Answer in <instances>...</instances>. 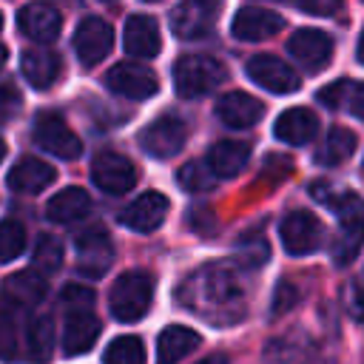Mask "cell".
I'll use <instances>...</instances> for the list:
<instances>
[{
  "label": "cell",
  "instance_id": "603a6c76",
  "mask_svg": "<svg viewBox=\"0 0 364 364\" xmlns=\"http://www.w3.org/2000/svg\"><path fill=\"white\" fill-rule=\"evenodd\" d=\"M97 336H100V321L91 313H71L63 327V353L65 355L88 353Z\"/></svg>",
  "mask_w": 364,
  "mask_h": 364
},
{
  "label": "cell",
  "instance_id": "c3c4849f",
  "mask_svg": "<svg viewBox=\"0 0 364 364\" xmlns=\"http://www.w3.org/2000/svg\"><path fill=\"white\" fill-rule=\"evenodd\" d=\"M65 3H77V0H65Z\"/></svg>",
  "mask_w": 364,
  "mask_h": 364
},
{
  "label": "cell",
  "instance_id": "f907efd6",
  "mask_svg": "<svg viewBox=\"0 0 364 364\" xmlns=\"http://www.w3.org/2000/svg\"><path fill=\"white\" fill-rule=\"evenodd\" d=\"M361 171H364V165H361Z\"/></svg>",
  "mask_w": 364,
  "mask_h": 364
},
{
  "label": "cell",
  "instance_id": "9a60e30c",
  "mask_svg": "<svg viewBox=\"0 0 364 364\" xmlns=\"http://www.w3.org/2000/svg\"><path fill=\"white\" fill-rule=\"evenodd\" d=\"M165 216H168V199L159 191H148L119 213V222L136 233H151L165 222Z\"/></svg>",
  "mask_w": 364,
  "mask_h": 364
},
{
  "label": "cell",
  "instance_id": "cb8c5ba5",
  "mask_svg": "<svg viewBox=\"0 0 364 364\" xmlns=\"http://www.w3.org/2000/svg\"><path fill=\"white\" fill-rule=\"evenodd\" d=\"M199 344V336L191 327L171 324L156 338V364H179L188 353H193Z\"/></svg>",
  "mask_w": 364,
  "mask_h": 364
},
{
  "label": "cell",
  "instance_id": "ee69618b",
  "mask_svg": "<svg viewBox=\"0 0 364 364\" xmlns=\"http://www.w3.org/2000/svg\"><path fill=\"white\" fill-rule=\"evenodd\" d=\"M355 57H358V63L364 65V31H361V37H358V46H355Z\"/></svg>",
  "mask_w": 364,
  "mask_h": 364
},
{
  "label": "cell",
  "instance_id": "7402d4cb",
  "mask_svg": "<svg viewBox=\"0 0 364 364\" xmlns=\"http://www.w3.org/2000/svg\"><path fill=\"white\" fill-rule=\"evenodd\" d=\"M54 168L48 165V162H43V159H31V156H26V159H20L11 171H9V188L11 191H17V193H40L43 188H48L51 182H54Z\"/></svg>",
  "mask_w": 364,
  "mask_h": 364
},
{
  "label": "cell",
  "instance_id": "d6986e66",
  "mask_svg": "<svg viewBox=\"0 0 364 364\" xmlns=\"http://www.w3.org/2000/svg\"><path fill=\"white\" fill-rule=\"evenodd\" d=\"M46 293H48V284L43 273H34V270L11 273L3 282V301H9L11 307H34L46 299Z\"/></svg>",
  "mask_w": 364,
  "mask_h": 364
},
{
  "label": "cell",
  "instance_id": "4dcf8cb0",
  "mask_svg": "<svg viewBox=\"0 0 364 364\" xmlns=\"http://www.w3.org/2000/svg\"><path fill=\"white\" fill-rule=\"evenodd\" d=\"M105 364H145V350L136 336H119L105 347Z\"/></svg>",
  "mask_w": 364,
  "mask_h": 364
},
{
  "label": "cell",
  "instance_id": "ffe728a7",
  "mask_svg": "<svg viewBox=\"0 0 364 364\" xmlns=\"http://www.w3.org/2000/svg\"><path fill=\"white\" fill-rule=\"evenodd\" d=\"M316 131H318V119L307 108H287L284 114H279V119L273 125L276 139H282L287 145H304L316 136Z\"/></svg>",
  "mask_w": 364,
  "mask_h": 364
},
{
  "label": "cell",
  "instance_id": "f546056e",
  "mask_svg": "<svg viewBox=\"0 0 364 364\" xmlns=\"http://www.w3.org/2000/svg\"><path fill=\"white\" fill-rule=\"evenodd\" d=\"M54 353V324L51 316H37L28 324V355L34 364H46Z\"/></svg>",
  "mask_w": 364,
  "mask_h": 364
},
{
  "label": "cell",
  "instance_id": "d6a6232c",
  "mask_svg": "<svg viewBox=\"0 0 364 364\" xmlns=\"http://www.w3.org/2000/svg\"><path fill=\"white\" fill-rule=\"evenodd\" d=\"M26 247V228L17 219L0 222V262H11Z\"/></svg>",
  "mask_w": 364,
  "mask_h": 364
},
{
  "label": "cell",
  "instance_id": "836d02e7",
  "mask_svg": "<svg viewBox=\"0 0 364 364\" xmlns=\"http://www.w3.org/2000/svg\"><path fill=\"white\" fill-rule=\"evenodd\" d=\"M60 264H63V245L54 236H40L34 245V270L54 273Z\"/></svg>",
  "mask_w": 364,
  "mask_h": 364
},
{
  "label": "cell",
  "instance_id": "ac0fdd59",
  "mask_svg": "<svg viewBox=\"0 0 364 364\" xmlns=\"http://www.w3.org/2000/svg\"><path fill=\"white\" fill-rule=\"evenodd\" d=\"M262 114H264V105L245 91H228L216 100V117L228 128H250L262 119Z\"/></svg>",
  "mask_w": 364,
  "mask_h": 364
},
{
  "label": "cell",
  "instance_id": "f6af8a7d",
  "mask_svg": "<svg viewBox=\"0 0 364 364\" xmlns=\"http://www.w3.org/2000/svg\"><path fill=\"white\" fill-rule=\"evenodd\" d=\"M6 57H9V51H6V46H0V68L6 65Z\"/></svg>",
  "mask_w": 364,
  "mask_h": 364
},
{
  "label": "cell",
  "instance_id": "30bf717a",
  "mask_svg": "<svg viewBox=\"0 0 364 364\" xmlns=\"http://www.w3.org/2000/svg\"><path fill=\"white\" fill-rule=\"evenodd\" d=\"M216 3L213 0H182L171 11V28L182 40H199L210 34L216 23Z\"/></svg>",
  "mask_w": 364,
  "mask_h": 364
},
{
  "label": "cell",
  "instance_id": "83f0119b",
  "mask_svg": "<svg viewBox=\"0 0 364 364\" xmlns=\"http://www.w3.org/2000/svg\"><path fill=\"white\" fill-rule=\"evenodd\" d=\"M353 151H355V134L344 125H336L327 131V136L316 148V162L318 165H341L344 159L353 156Z\"/></svg>",
  "mask_w": 364,
  "mask_h": 364
},
{
  "label": "cell",
  "instance_id": "9c48e42d",
  "mask_svg": "<svg viewBox=\"0 0 364 364\" xmlns=\"http://www.w3.org/2000/svg\"><path fill=\"white\" fill-rule=\"evenodd\" d=\"M105 85L128 100H148L159 91V80L148 65L139 63H117L108 74H105Z\"/></svg>",
  "mask_w": 364,
  "mask_h": 364
},
{
  "label": "cell",
  "instance_id": "7bdbcfd3",
  "mask_svg": "<svg viewBox=\"0 0 364 364\" xmlns=\"http://www.w3.org/2000/svg\"><path fill=\"white\" fill-rule=\"evenodd\" d=\"M196 364H228V355H222V353H213V355H205V358H199Z\"/></svg>",
  "mask_w": 364,
  "mask_h": 364
},
{
  "label": "cell",
  "instance_id": "e575fe53",
  "mask_svg": "<svg viewBox=\"0 0 364 364\" xmlns=\"http://www.w3.org/2000/svg\"><path fill=\"white\" fill-rule=\"evenodd\" d=\"M17 324H14V307L9 301L0 304V358L17 355Z\"/></svg>",
  "mask_w": 364,
  "mask_h": 364
},
{
  "label": "cell",
  "instance_id": "e0dca14e",
  "mask_svg": "<svg viewBox=\"0 0 364 364\" xmlns=\"http://www.w3.org/2000/svg\"><path fill=\"white\" fill-rule=\"evenodd\" d=\"M282 26H284V20H282L276 11L245 6V9L236 11V17H233V23H230V31H233L236 40L259 43V40H270L273 34H279Z\"/></svg>",
  "mask_w": 364,
  "mask_h": 364
},
{
  "label": "cell",
  "instance_id": "52a82bcc",
  "mask_svg": "<svg viewBox=\"0 0 364 364\" xmlns=\"http://www.w3.org/2000/svg\"><path fill=\"white\" fill-rule=\"evenodd\" d=\"M74 247H77V270L85 273V276H102L111 262H114V245H111V236L94 225V228H85L82 233L74 236Z\"/></svg>",
  "mask_w": 364,
  "mask_h": 364
},
{
  "label": "cell",
  "instance_id": "d590c367",
  "mask_svg": "<svg viewBox=\"0 0 364 364\" xmlns=\"http://www.w3.org/2000/svg\"><path fill=\"white\" fill-rule=\"evenodd\" d=\"M236 250H239L242 267H259L262 262H267V242H264V236H259V233L242 239V242L236 245Z\"/></svg>",
  "mask_w": 364,
  "mask_h": 364
},
{
  "label": "cell",
  "instance_id": "bcb514c9",
  "mask_svg": "<svg viewBox=\"0 0 364 364\" xmlns=\"http://www.w3.org/2000/svg\"><path fill=\"white\" fill-rule=\"evenodd\" d=\"M3 156H6V142L0 139V162H3Z\"/></svg>",
  "mask_w": 364,
  "mask_h": 364
},
{
  "label": "cell",
  "instance_id": "5b68a950",
  "mask_svg": "<svg viewBox=\"0 0 364 364\" xmlns=\"http://www.w3.org/2000/svg\"><path fill=\"white\" fill-rule=\"evenodd\" d=\"M34 142L51 154V156H60V159H77L82 154V142L80 136L65 125L63 117L57 114H40L34 119Z\"/></svg>",
  "mask_w": 364,
  "mask_h": 364
},
{
  "label": "cell",
  "instance_id": "ba28073f",
  "mask_svg": "<svg viewBox=\"0 0 364 364\" xmlns=\"http://www.w3.org/2000/svg\"><path fill=\"white\" fill-rule=\"evenodd\" d=\"M245 71H247V77L256 85H262L270 94H293L301 85L299 74L284 60H279L273 54H256V57H250L247 65H245Z\"/></svg>",
  "mask_w": 364,
  "mask_h": 364
},
{
  "label": "cell",
  "instance_id": "7dc6e473",
  "mask_svg": "<svg viewBox=\"0 0 364 364\" xmlns=\"http://www.w3.org/2000/svg\"><path fill=\"white\" fill-rule=\"evenodd\" d=\"M0 28H3V14H0Z\"/></svg>",
  "mask_w": 364,
  "mask_h": 364
},
{
  "label": "cell",
  "instance_id": "f35d334b",
  "mask_svg": "<svg viewBox=\"0 0 364 364\" xmlns=\"http://www.w3.org/2000/svg\"><path fill=\"white\" fill-rule=\"evenodd\" d=\"M296 304H299V290H296L293 284H279V287H276V296H273L270 313H273V316H282V313H287V310L296 307Z\"/></svg>",
  "mask_w": 364,
  "mask_h": 364
},
{
  "label": "cell",
  "instance_id": "4fadbf2b",
  "mask_svg": "<svg viewBox=\"0 0 364 364\" xmlns=\"http://www.w3.org/2000/svg\"><path fill=\"white\" fill-rule=\"evenodd\" d=\"M287 51L307 71H321L333 60V40H330V34H324L318 28H299L287 40Z\"/></svg>",
  "mask_w": 364,
  "mask_h": 364
},
{
  "label": "cell",
  "instance_id": "5bb4252c",
  "mask_svg": "<svg viewBox=\"0 0 364 364\" xmlns=\"http://www.w3.org/2000/svg\"><path fill=\"white\" fill-rule=\"evenodd\" d=\"M17 26L34 43H51V40H57V34L63 28V14L51 3L37 0L17 11Z\"/></svg>",
  "mask_w": 364,
  "mask_h": 364
},
{
  "label": "cell",
  "instance_id": "8d00e7d4",
  "mask_svg": "<svg viewBox=\"0 0 364 364\" xmlns=\"http://www.w3.org/2000/svg\"><path fill=\"white\" fill-rule=\"evenodd\" d=\"M60 296H63V304L71 307V313H91V307H94V290H88V287L65 284Z\"/></svg>",
  "mask_w": 364,
  "mask_h": 364
},
{
  "label": "cell",
  "instance_id": "b9f144b4",
  "mask_svg": "<svg viewBox=\"0 0 364 364\" xmlns=\"http://www.w3.org/2000/svg\"><path fill=\"white\" fill-rule=\"evenodd\" d=\"M347 108H350V111H353L358 119H364V82H355V85H350Z\"/></svg>",
  "mask_w": 364,
  "mask_h": 364
},
{
  "label": "cell",
  "instance_id": "74e56055",
  "mask_svg": "<svg viewBox=\"0 0 364 364\" xmlns=\"http://www.w3.org/2000/svg\"><path fill=\"white\" fill-rule=\"evenodd\" d=\"M347 97H350V82L347 80H336V82H330L318 91V102L327 105V108H341L347 102Z\"/></svg>",
  "mask_w": 364,
  "mask_h": 364
},
{
  "label": "cell",
  "instance_id": "8992f818",
  "mask_svg": "<svg viewBox=\"0 0 364 364\" xmlns=\"http://www.w3.org/2000/svg\"><path fill=\"white\" fill-rule=\"evenodd\" d=\"M91 182L100 191L119 196V193H125V191L134 188L136 168H134V162L128 156H122L117 151H100L94 156V162H91Z\"/></svg>",
  "mask_w": 364,
  "mask_h": 364
},
{
  "label": "cell",
  "instance_id": "681fc988",
  "mask_svg": "<svg viewBox=\"0 0 364 364\" xmlns=\"http://www.w3.org/2000/svg\"><path fill=\"white\" fill-rule=\"evenodd\" d=\"M148 3H154V0H148Z\"/></svg>",
  "mask_w": 364,
  "mask_h": 364
},
{
  "label": "cell",
  "instance_id": "4316f807",
  "mask_svg": "<svg viewBox=\"0 0 364 364\" xmlns=\"http://www.w3.org/2000/svg\"><path fill=\"white\" fill-rule=\"evenodd\" d=\"M313 196L318 202H324L341 222H350V219H364V199L353 191H338L333 188L330 182H316L313 185Z\"/></svg>",
  "mask_w": 364,
  "mask_h": 364
},
{
  "label": "cell",
  "instance_id": "484cf974",
  "mask_svg": "<svg viewBox=\"0 0 364 364\" xmlns=\"http://www.w3.org/2000/svg\"><path fill=\"white\" fill-rule=\"evenodd\" d=\"M20 68L34 88H48L60 74V57L48 48H28L20 57Z\"/></svg>",
  "mask_w": 364,
  "mask_h": 364
},
{
  "label": "cell",
  "instance_id": "7c38bea8",
  "mask_svg": "<svg viewBox=\"0 0 364 364\" xmlns=\"http://www.w3.org/2000/svg\"><path fill=\"white\" fill-rule=\"evenodd\" d=\"M111 46H114V31L102 17H85L74 31V51L82 65L102 63Z\"/></svg>",
  "mask_w": 364,
  "mask_h": 364
},
{
  "label": "cell",
  "instance_id": "277c9868",
  "mask_svg": "<svg viewBox=\"0 0 364 364\" xmlns=\"http://www.w3.org/2000/svg\"><path fill=\"white\" fill-rule=\"evenodd\" d=\"M185 139H188V125L185 119L173 117V114H165L159 119H154L142 134H139V145L145 154L156 156V159H168V156H176L182 148H185Z\"/></svg>",
  "mask_w": 364,
  "mask_h": 364
},
{
  "label": "cell",
  "instance_id": "f1b7e54d",
  "mask_svg": "<svg viewBox=\"0 0 364 364\" xmlns=\"http://www.w3.org/2000/svg\"><path fill=\"white\" fill-rule=\"evenodd\" d=\"M364 245V219H350V222H341L338 228V236L333 242V262L338 267H347L358 250Z\"/></svg>",
  "mask_w": 364,
  "mask_h": 364
},
{
  "label": "cell",
  "instance_id": "3957f363",
  "mask_svg": "<svg viewBox=\"0 0 364 364\" xmlns=\"http://www.w3.org/2000/svg\"><path fill=\"white\" fill-rule=\"evenodd\" d=\"M225 77H228V68L219 60L205 54H185L173 65V85H176V94L185 100L210 94L216 85L225 82Z\"/></svg>",
  "mask_w": 364,
  "mask_h": 364
},
{
  "label": "cell",
  "instance_id": "d4e9b609",
  "mask_svg": "<svg viewBox=\"0 0 364 364\" xmlns=\"http://www.w3.org/2000/svg\"><path fill=\"white\" fill-rule=\"evenodd\" d=\"M88 210H91V196L82 188H63L60 193L51 196L46 216L57 225H71V222H80L82 216H88Z\"/></svg>",
  "mask_w": 364,
  "mask_h": 364
},
{
  "label": "cell",
  "instance_id": "2e32d148",
  "mask_svg": "<svg viewBox=\"0 0 364 364\" xmlns=\"http://www.w3.org/2000/svg\"><path fill=\"white\" fill-rule=\"evenodd\" d=\"M122 46H125V54L131 57H142V60L156 57L162 51V34H159L156 20L148 14H131L125 20Z\"/></svg>",
  "mask_w": 364,
  "mask_h": 364
},
{
  "label": "cell",
  "instance_id": "1f68e13d",
  "mask_svg": "<svg viewBox=\"0 0 364 364\" xmlns=\"http://www.w3.org/2000/svg\"><path fill=\"white\" fill-rule=\"evenodd\" d=\"M216 173L208 168V162H188L179 168V185L185 191H193V193H202V191H210L216 185Z\"/></svg>",
  "mask_w": 364,
  "mask_h": 364
},
{
  "label": "cell",
  "instance_id": "6da1fadb",
  "mask_svg": "<svg viewBox=\"0 0 364 364\" xmlns=\"http://www.w3.org/2000/svg\"><path fill=\"white\" fill-rule=\"evenodd\" d=\"M179 304L196 316H202L208 324H236L245 316L247 296L242 284V267L233 264H208L196 273H191L179 290Z\"/></svg>",
  "mask_w": 364,
  "mask_h": 364
},
{
  "label": "cell",
  "instance_id": "ab89813d",
  "mask_svg": "<svg viewBox=\"0 0 364 364\" xmlns=\"http://www.w3.org/2000/svg\"><path fill=\"white\" fill-rule=\"evenodd\" d=\"M299 9L316 17H330L341 9V0H299Z\"/></svg>",
  "mask_w": 364,
  "mask_h": 364
},
{
  "label": "cell",
  "instance_id": "8fae6325",
  "mask_svg": "<svg viewBox=\"0 0 364 364\" xmlns=\"http://www.w3.org/2000/svg\"><path fill=\"white\" fill-rule=\"evenodd\" d=\"M279 236L290 256H307L321 245V222L307 210H293L284 216Z\"/></svg>",
  "mask_w": 364,
  "mask_h": 364
},
{
  "label": "cell",
  "instance_id": "44dd1931",
  "mask_svg": "<svg viewBox=\"0 0 364 364\" xmlns=\"http://www.w3.org/2000/svg\"><path fill=\"white\" fill-rule=\"evenodd\" d=\"M247 159H250V145H247V142H239V139H222V142L210 145V148H208V156H205L208 168H210L219 179L236 176V173L247 165Z\"/></svg>",
  "mask_w": 364,
  "mask_h": 364
},
{
  "label": "cell",
  "instance_id": "60d3db41",
  "mask_svg": "<svg viewBox=\"0 0 364 364\" xmlns=\"http://www.w3.org/2000/svg\"><path fill=\"white\" fill-rule=\"evenodd\" d=\"M20 108V94L14 85H0V119H6L11 111Z\"/></svg>",
  "mask_w": 364,
  "mask_h": 364
},
{
  "label": "cell",
  "instance_id": "7a4b0ae2",
  "mask_svg": "<svg viewBox=\"0 0 364 364\" xmlns=\"http://www.w3.org/2000/svg\"><path fill=\"white\" fill-rule=\"evenodd\" d=\"M154 301V279L145 270H128L122 273L108 293V310L117 321H139Z\"/></svg>",
  "mask_w": 364,
  "mask_h": 364
}]
</instances>
